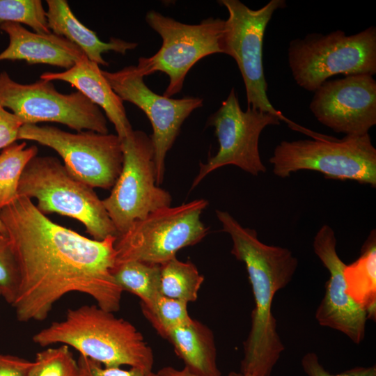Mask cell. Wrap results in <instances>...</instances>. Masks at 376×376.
Listing matches in <instances>:
<instances>
[{
	"mask_svg": "<svg viewBox=\"0 0 376 376\" xmlns=\"http://www.w3.org/2000/svg\"><path fill=\"white\" fill-rule=\"evenodd\" d=\"M1 296V290H0V297Z\"/></svg>",
	"mask_w": 376,
	"mask_h": 376,
	"instance_id": "obj_36",
	"label": "cell"
},
{
	"mask_svg": "<svg viewBox=\"0 0 376 376\" xmlns=\"http://www.w3.org/2000/svg\"><path fill=\"white\" fill-rule=\"evenodd\" d=\"M123 162L110 195L102 200L118 236L149 213L171 205L169 192L156 183L151 136L132 130L121 140Z\"/></svg>",
	"mask_w": 376,
	"mask_h": 376,
	"instance_id": "obj_10",
	"label": "cell"
},
{
	"mask_svg": "<svg viewBox=\"0 0 376 376\" xmlns=\"http://www.w3.org/2000/svg\"><path fill=\"white\" fill-rule=\"evenodd\" d=\"M309 108L336 133L364 135L376 125V81L369 75L327 80L315 92Z\"/></svg>",
	"mask_w": 376,
	"mask_h": 376,
	"instance_id": "obj_15",
	"label": "cell"
},
{
	"mask_svg": "<svg viewBox=\"0 0 376 376\" xmlns=\"http://www.w3.org/2000/svg\"><path fill=\"white\" fill-rule=\"evenodd\" d=\"M346 292L362 307L368 320L376 318V232L371 230L359 257L344 269Z\"/></svg>",
	"mask_w": 376,
	"mask_h": 376,
	"instance_id": "obj_21",
	"label": "cell"
},
{
	"mask_svg": "<svg viewBox=\"0 0 376 376\" xmlns=\"http://www.w3.org/2000/svg\"><path fill=\"white\" fill-rule=\"evenodd\" d=\"M111 274L120 289L137 296L141 304H150L161 295L160 265L130 260L116 264Z\"/></svg>",
	"mask_w": 376,
	"mask_h": 376,
	"instance_id": "obj_22",
	"label": "cell"
},
{
	"mask_svg": "<svg viewBox=\"0 0 376 376\" xmlns=\"http://www.w3.org/2000/svg\"><path fill=\"white\" fill-rule=\"evenodd\" d=\"M228 376H252L248 373H242L241 372L231 371L229 373Z\"/></svg>",
	"mask_w": 376,
	"mask_h": 376,
	"instance_id": "obj_34",
	"label": "cell"
},
{
	"mask_svg": "<svg viewBox=\"0 0 376 376\" xmlns=\"http://www.w3.org/2000/svg\"><path fill=\"white\" fill-rule=\"evenodd\" d=\"M0 104L17 116L24 125L58 123L77 131L108 134L105 115L99 107L77 91L58 92L52 81L41 79L29 84L0 72Z\"/></svg>",
	"mask_w": 376,
	"mask_h": 376,
	"instance_id": "obj_11",
	"label": "cell"
},
{
	"mask_svg": "<svg viewBox=\"0 0 376 376\" xmlns=\"http://www.w3.org/2000/svg\"><path fill=\"white\" fill-rule=\"evenodd\" d=\"M3 22L25 24L36 33H51L40 0H0V23Z\"/></svg>",
	"mask_w": 376,
	"mask_h": 376,
	"instance_id": "obj_26",
	"label": "cell"
},
{
	"mask_svg": "<svg viewBox=\"0 0 376 376\" xmlns=\"http://www.w3.org/2000/svg\"><path fill=\"white\" fill-rule=\"evenodd\" d=\"M77 363L79 376H158L152 371H144L130 368L129 370L120 367H104L100 363L86 357L79 355Z\"/></svg>",
	"mask_w": 376,
	"mask_h": 376,
	"instance_id": "obj_29",
	"label": "cell"
},
{
	"mask_svg": "<svg viewBox=\"0 0 376 376\" xmlns=\"http://www.w3.org/2000/svg\"><path fill=\"white\" fill-rule=\"evenodd\" d=\"M0 30L8 37L7 47L0 53V61H24L29 64H46L68 70L86 56L76 45L53 33L30 31L22 24L0 23Z\"/></svg>",
	"mask_w": 376,
	"mask_h": 376,
	"instance_id": "obj_17",
	"label": "cell"
},
{
	"mask_svg": "<svg viewBox=\"0 0 376 376\" xmlns=\"http://www.w3.org/2000/svg\"><path fill=\"white\" fill-rule=\"evenodd\" d=\"M0 232L6 235V228L4 227V225L2 223V221H1L0 219Z\"/></svg>",
	"mask_w": 376,
	"mask_h": 376,
	"instance_id": "obj_35",
	"label": "cell"
},
{
	"mask_svg": "<svg viewBox=\"0 0 376 376\" xmlns=\"http://www.w3.org/2000/svg\"><path fill=\"white\" fill-rule=\"evenodd\" d=\"M27 376H79L77 361L65 345L37 353Z\"/></svg>",
	"mask_w": 376,
	"mask_h": 376,
	"instance_id": "obj_27",
	"label": "cell"
},
{
	"mask_svg": "<svg viewBox=\"0 0 376 376\" xmlns=\"http://www.w3.org/2000/svg\"><path fill=\"white\" fill-rule=\"evenodd\" d=\"M40 79L65 81L76 88L104 111L121 140L133 130L123 101L112 89L99 65L87 57L63 72H44Z\"/></svg>",
	"mask_w": 376,
	"mask_h": 376,
	"instance_id": "obj_18",
	"label": "cell"
},
{
	"mask_svg": "<svg viewBox=\"0 0 376 376\" xmlns=\"http://www.w3.org/2000/svg\"><path fill=\"white\" fill-rule=\"evenodd\" d=\"M19 196L36 198L44 214L58 213L81 222L96 240L118 237L102 202L93 188L74 177L61 161L36 156L22 174Z\"/></svg>",
	"mask_w": 376,
	"mask_h": 376,
	"instance_id": "obj_4",
	"label": "cell"
},
{
	"mask_svg": "<svg viewBox=\"0 0 376 376\" xmlns=\"http://www.w3.org/2000/svg\"><path fill=\"white\" fill-rule=\"evenodd\" d=\"M0 219L19 269L12 304L18 321L44 320L54 305L72 292L89 295L105 311L120 309L123 291L111 274L116 237H86L54 223L23 196L1 209Z\"/></svg>",
	"mask_w": 376,
	"mask_h": 376,
	"instance_id": "obj_1",
	"label": "cell"
},
{
	"mask_svg": "<svg viewBox=\"0 0 376 376\" xmlns=\"http://www.w3.org/2000/svg\"><path fill=\"white\" fill-rule=\"evenodd\" d=\"M157 373L158 376H199L185 367L178 370L171 366H165L159 369Z\"/></svg>",
	"mask_w": 376,
	"mask_h": 376,
	"instance_id": "obj_33",
	"label": "cell"
},
{
	"mask_svg": "<svg viewBox=\"0 0 376 376\" xmlns=\"http://www.w3.org/2000/svg\"><path fill=\"white\" fill-rule=\"evenodd\" d=\"M32 339L42 347H72L104 367L127 366L149 372L154 364L152 350L142 334L129 321L97 305L69 309L64 320L52 322Z\"/></svg>",
	"mask_w": 376,
	"mask_h": 376,
	"instance_id": "obj_3",
	"label": "cell"
},
{
	"mask_svg": "<svg viewBox=\"0 0 376 376\" xmlns=\"http://www.w3.org/2000/svg\"><path fill=\"white\" fill-rule=\"evenodd\" d=\"M216 215L230 236L231 253L245 265L255 302L240 372L270 376L285 350L272 313L273 299L292 279L298 260L287 248L260 241L256 230L243 227L229 212L217 210Z\"/></svg>",
	"mask_w": 376,
	"mask_h": 376,
	"instance_id": "obj_2",
	"label": "cell"
},
{
	"mask_svg": "<svg viewBox=\"0 0 376 376\" xmlns=\"http://www.w3.org/2000/svg\"><path fill=\"white\" fill-rule=\"evenodd\" d=\"M19 283L18 266L10 241L0 232V290L1 297L11 306L16 299Z\"/></svg>",
	"mask_w": 376,
	"mask_h": 376,
	"instance_id": "obj_28",
	"label": "cell"
},
{
	"mask_svg": "<svg viewBox=\"0 0 376 376\" xmlns=\"http://www.w3.org/2000/svg\"><path fill=\"white\" fill-rule=\"evenodd\" d=\"M18 140L53 149L74 177L93 188H112L122 170V141L117 134L71 133L54 126L26 124L19 130Z\"/></svg>",
	"mask_w": 376,
	"mask_h": 376,
	"instance_id": "obj_12",
	"label": "cell"
},
{
	"mask_svg": "<svg viewBox=\"0 0 376 376\" xmlns=\"http://www.w3.org/2000/svg\"><path fill=\"white\" fill-rule=\"evenodd\" d=\"M273 173L285 178L301 170L322 173L329 179L352 180L376 187V149L369 134L341 139L322 136L283 141L269 158Z\"/></svg>",
	"mask_w": 376,
	"mask_h": 376,
	"instance_id": "obj_6",
	"label": "cell"
},
{
	"mask_svg": "<svg viewBox=\"0 0 376 376\" xmlns=\"http://www.w3.org/2000/svg\"><path fill=\"white\" fill-rule=\"evenodd\" d=\"M188 303L184 301L159 295L150 304H141V311L147 320L159 334L189 323L191 318L188 313Z\"/></svg>",
	"mask_w": 376,
	"mask_h": 376,
	"instance_id": "obj_25",
	"label": "cell"
},
{
	"mask_svg": "<svg viewBox=\"0 0 376 376\" xmlns=\"http://www.w3.org/2000/svg\"><path fill=\"white\" fill-rule=\"evenodd\" d=\"M23 123L12 112L0 104V149H3L18 140Z\"/></svg>",
	"mask_w": 376,
	"mask_h": 376,
	"instance_id": "obj_31",
	"label": "cell"
},
{
	"mask_svg": "<svg viewBox=\"0 0 376 376\" xmlns=\"http://www.w3.org/2000/svg\"><path fill=\"white\" fill-rule=\"evenodd\" d=\"M46 17L50 31L61 36L79 47L86 57L99 65L108 66L102 54L113 51L125 54L138 44L119 38H111L109 42L100 40L96 33L84 25L75 17L65 0L46 1Z\"/></svg>",
	"mask_w": 376,
	"mask_h": 376,
	"instance_id": "obj_19",
	"label": "cell"
},
{
	"mask_svg": "<svg viewBox=\"0 0 376 376\" xmlns=\"http://www.w3.org/2000/svg\"><path fill=\"white\" fill-rule=\"evenodd\" d=\"M160 265L162 295L188 304L196 301L204 276L194 264L179 260L175 257Z\"/></svg>",
	"mask_w": 376,
	"mask_h": 376,
	"instance_id": "obj_23",
	"label": "cell"
},
{
	"mask_svg": "<svg viewBox=\"0 0 376 376\" xmlns=\"http://www.w3.org/2000/svg\"><path fill=\"white\" fill-rule=\"evenodd\" d=\"M280 118L267 112L248 108L243 111L234 88L216 112L207 120L215 129L219 141L217 154L205 164L201 163L191 189L213 171L234 165L257 176L266 171L258 149L259 137L265 127L279 125Z\"/></svg>",
	"mask_w": 376,
	"mask_h": 376,
	"instance_id": "obj_13",
	"label": "cell"
},
{
	"mask_svg": "<svg viewBox=\"0 0 376 376\" xmlns=\"http://www.w3.org/2000/svg\"><path fill=\"white\" fill-rule=\"evenodd\" d=\"M36 146L14 142L0 153V210L18 197L19 182L27 164L37 156Z\"/></svg>",
	"mask_w": 376,
	"mask_h": 376,
	"instance_id": "obj_24",
	"label": "cell"
},
{
	"mask_svg": "<svg viewBox=\"0 0 376 376\" xmlns=\"http://www.w3.org/2000/svg\"><path fill=\"white\" fill-rule=\"evenodd\" d=\"M33 361L0 353V376H27Z\"/></svg>",
	"mask_w": 376,
	"mask_h": 376,
	"instance_id": "obj_32",
	"label": "cell"
},
{
	"mask_svg": "<svg viewBox=\"0 0 376 376\" xmlns=\"http://www.w3.org/2000/svg\"><path fill=\"white\" fill-rule=\"evenodd\" d=\"M335 233L328 225H323L314 237L313 251L329 274L315 319L320 325L341 332L358 345L365 337L367 314L346 292V265L337 253Z\"/></svg>",
	"mask_w": 376,
	"mask_h": 376,
	"instance_id": "obj_16",
	"label": "cell"
},
{
	"mask_svg": "<svg viewBox=\"0 0 376 376\" xmlns=\"http://www.w3.org/2000/svg\"><path fill=\"white\" fill-rule=\"evenodd\" d=\"M102 72L120 98L138 107L150 120L156 183L160 185L164 177L166 154L185 119L203 106V99L197 97L173 99L158 95L147 86L144 77L135 65L126 66L116 72Z\"/></svg>",
	"mask_w": 376,
	"mask_h": 376,
	"instance_id": "obj_14",
	"label": "cell"
},
{
	"mask_svg": "<svg viewBox=\"0 0 376 376\" xmlns=\"http://www.w3.org/2000/svg\"><path fill=\"white\" fill-rule=\"evenodd\" d=\"M173 347L185 367L199 376H221L217 361V348L212 330L200 321L159 334Z\"/></svg>",
	"mask_w": 376,
	"mask_h": 376,
	"instance_id": "obj_20",
	"label": "cell"
},
{
	"mask_svg": "<svg viewBox=\"0 0 376 376\" xmlns=\"http://www.w3.org/2000/svg\"><path fill=\"white\" fill-rule=\"evenodd\" d=\"M301 364L308 376H376V366H357L338 374L326 370L315 352H308L301 359Z\"/></svg>",
	"mask_w": 376,
	"mask_h": 376,
	"instance_id": "obj_30",
	"label": "cell"
},
{
	"mask_svg": "<svg viewBox=\"0 0 376 376\" xmlns=\"http://www.w3.org/2000/svg\"><path fill=\"white\" fill-rule=\"evenodd\" d=\"M228 17L221 39L222 54L236 61L241 72L248 108L274 115L294 130L297 125L276 110L269 101L263 63V44L265 29L274 13L286 6L285 0H271L253 10L239 0H220Z\"/></svg>",
	"mask_w": 376,
	"mask_h": 376,
	"instance_id": "obj_8",
	"label": "cell"
},
{
	"mask_svg": "<svg viewBox=\"0 0 376 376\" xmlns=\"http://www.w3.org/2000/svg\"><path fill=\"white\" fill-rule=\"evenodd\" d=\"M288 61L301 88L315 92L332 76L376 73V28L347 36L342 30L310 33L289 42Z\"/></svg>",
	"mask_w": 376,
	"mask_h": 376,
	"instance_id": "obj_5",
	"label": "cell"
},
{
	"mask_svg": "<svg viewBox=\"0 0 376 376\" xmlns=\"http://www.w3.org/2000/svg\"><path fill=\"white\" fill-rule=\"evenodd\" d=\"M207 205L206 200L196 199L157 209L135 221L116 237V265L130 260L162 265L181 249L198 243L208 233L201 220Z\"/></svg>",
	"mask_w": 376,
	"mask_h": 376,
	"instance_id": "obj_7",
	"label": "cell"
},
{
	"mask_svg": "<svg viewBox=\"0 0 376 376\" xmlns=\"http://www.w3.org/2000/svg\"><path fill=\"white\" fill-rule=\"evenodd\" d=\"M146 21L161 36L162 45L152 56L139 58L136 67L143 77L156 72L169 76L164 96L171 97L181 91L187 72L199 60L222 54L224 19L209 17L197 24H187L150 10Z\"/></svg>",
	"mask_w": 376,
	"mask_h": 376,
	"instance_id": "obj_9",
	"label": "cell"
}]
</instances>
